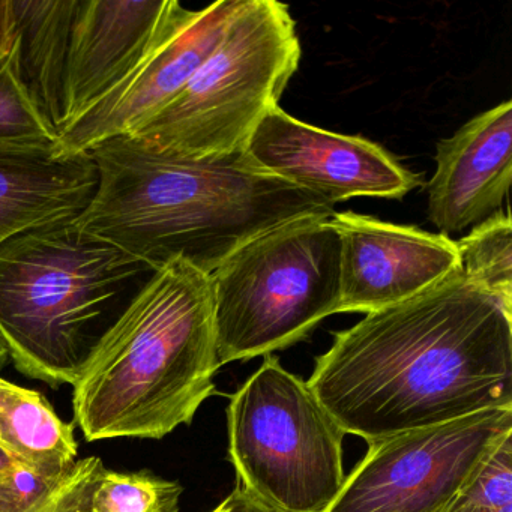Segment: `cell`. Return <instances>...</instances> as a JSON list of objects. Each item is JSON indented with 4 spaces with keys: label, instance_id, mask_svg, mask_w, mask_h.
Listing matches in <instances>:
<instances>
[{
    "label": "cell",
    "instance_id": "cb8c5ba5",
    "mask_svg": "<svg viewBox=\"0 0 512 512\" xmlns=\"http://www.w3.org/2000/svg\"><path fill=\"white\" fill-rule=\"evenodd\" d=\"M211 512H274L254 500L239 485Z\"/></svg>",
    "mask_w": 512,
    "mask_h": 512
},
{
    "label": "cell",
    "instance_id": "2e32d148",
    "mask_svg": "<svg viewBox=\"0 0 512 512\" xmlns=\"http://www.w3.org/2000/svg\"><path fill=\"white\" fill-rule=\"evenodd\" d=\"M0 446L20 463L62 478L77 461L74 425L62 421L41 392L0 377Z\"/></svg>",
    "mask_w": 512,
    "mask_h": 512
},
{
    "label": "cell",
    "instance_id": "8992f818",
    "mask_svg": "<svg viewBox=\"0 0 512 512\" xmlns=\"http://www.w3.org/2000/svg\"><path fill=\"white\" fill-rule=\"evenodd\" d=\"M301 43L289 5L244 0L185 88L128 136L185 158L242 154L298 71Z\"/></svg>",
    "mask_w": 512,
    "mask_h": 512
},
{
    "label": "cell",
    "instance_id": "7402d4cb",
    "mask_svg": "<svg viewBox=\"0 0 512 512\" xmlns=\"http://www.w3.org/2000/svg\"><path fill=\"white\" fill-rule=\"evenodd\" d=\"M59 479L61 478L44 475L32 467H17L14 472L0 481V512L25 511L40 500L47 491L52 490Z\"/></svg>",
    "mask_w": 512,
    "mask_h": 512
},
{
    "label": "cell",
    "instance_id": "d6986e66",
    "mask_svg": "<svg viewBox=\"0 0 512 512\" xmlns=\"http://www.w3.org/2000/svg\"><path fill=\"white\" fill-rule=\"evenodd\" d=\"M58 134L32 100L19 64V46L0 58V145L55 146Z\"/></svg>",
    "mask_w": 512,
    "mask_h": 512
},
{
    "label": "cell",
    "instance_id": "ba28073f",
    "mask_svg": "<svg viewBox=\"0 0 512 512\" xmlns=\"http://www.w3.org/2000/svg\"><path fill=\"white\" fill-rule=\"evenodd\" d=\"M512 434V409L368 440L326 512H439Z\"/></svg>",
    "mask_w": 512,
    "mask_h": 512
},
{
    "label": "cell",
    "instance_id": "8fae6325",
    "mask_svg": "<svg viewBox=\"0 0 512 512\" xmlns=\"http://www.w3.org/2000/svg\"><path fill=\"white\" fill-rule=\"evenodd\" d=\"M340 235V313H373L400 304L460 269L449 236L334 212Z\"/></svg>",
    "mask_w": 512,
    "mask_h": 512
},
{
    "label": "cell",
    "instance_id": "44dd1931",
    "mask_svg": "<svg viewBox=\"0 0 512 512\" xmlns=\"http://www.w3.org/2000/svg\"><path fill=\"white\" fill-rule=\"evenodd\" d=\"M103 469V461L98 457L77 460L52 490L22 512H86L92 485Z\"/></svg>",
    "mask_w": 512,
    "mask_h": 512
},
{
    "label": "cell",
    "instance_id": "9c48e42d",
    "mask_svg": "<svg viewBox=\"0 0 512 512\" xmlns=\"http://www.w3.org/2000/svg\"><path fill=\"white\" fill-rule=\"evenodd\" d=\"M245 160L331 206L352 197L401 200L422 176L401 166L382 146L305 124L280 107L263 116L248 140Z\"/></svg>",
    "mask_w": 512,
    "mask_h": 512
},
{
    "label": "cell",
    "instance_id": "5b68a950",
    "mask_svg": "<svg viewBox=\"0 0 512 512\" xmlns=\"http://www.w3.org/2000/svg\"><path fill=\"white\" fill-rule=\"evenodd\" d=\"M341 241L329 218L272 227L211 274L220 367L307 340L340 313Z\"/></svg>",
    "mask_w": 512,
    "mask_h": 512
},
{
    "label": "cell",
    "instance_id": "7c38bea8",
    "mask_svg": "<svg viewBox=\"0 0 512 512\" xmlns=\"http://www.w3.org/2000/svg\"><path fill=\"white\" fill-rule=\"evenodd\" d=\"M181 7L176 0H80L68 47L61 130L142 62Z\"/></svg>",
    "mask_w": 512,
    "mask_h": 512
},
{
    "label": "cell",
    "instance_id": "484cf974",
    "mask_svg": "<svg viewBox=\"0 0 512 512\" xmlns=\"http://www.w3.org/2000/svg\"><path fill=\"white\" fill-rule=\"evenodd\" d=\"M8 359H10V352H8L4 338L0 337V370L7 365Z\"/></svg>",
    "mask_w": 512,
    "mask_h": 512
},
{
    "label": "cell",
    "instance_id": "4fadbf2b",
    "mask_svg": "<svg viewBox=\"0 0 512 512\" xmlns=\"http://www.w3.org/2000/svg\"><path fill=\"white\" fill-rule=\"evenodd\" d=\"M428 184V220L440 235L460 233L497 214L512 181V103L470 119L437 145Z\"/></svg>",
    "mask_w": 512,
    "mask_h": 512
},
{
    "label": "cell",
    "instance_id": "5bb4252c",
    "mask_svg": "<svg viewBox=\"0 0 512 512\" xmlns=\"http://www.w3.org/2000/svg\"><path fill=\"white\" fill-rule=\"evenodd\" d=\"M95 188L89 154L59 157L55 146L0 145V244L28 230L73 223Z\"/></svg>",
    "mask_w": 512,
    "mask_h": 512
},
{
    "label": "cell",
    "instance_id": "3957f363",
    "mask_svg": "<svg viewBox=\"0 0 512 512\" xmlns=\"http://www.w3.org/2000/svg\"><path fill=\"white\" fill-rule=\"evenodd\" d=\"M220 368L211 274L176 259L152 271L86 353L74 382L88 442L163 439L191 425Z\"/></svg>",
    "mask_w": 512,
    "mask_h": 512
},
{
    "label": "cell",
    "instance_id": "9a60e30c",
    "mask_svg": "<svg viewBox=\"0 0 512 512\" xmlns=\"http://www.w3.org/2000/svg\"><path fill=\"white\" fill-rule=\"evenodd\" d=\"M23 82L50 127L64 124V82L80 0H13Z\"/></svg>",
    "mask_w": 512,
    "mask_h": 512
},
{
    "label": "cell",
    "instance_id": "30bf717a",
    "mask_svg": "<svg viewBox=\"0 0 512 512\" xmlns=\"http://www.w3.org/2000/svg\"><path fill=\"white\" fill-rule=\"evenodd\" d=\"M244 0H218L181 10L139 65L79 119L61 130L59 157L86 155L107 140L128 136L170 103L214 52Z\"/></svg>",
    "mask_w": 512,
    "mask_h": 512
},
{
    "label": "cell",
    "instance_id": "ac0fdd59",
    "mask_svg": "<svg viewBox=\"0 0 512 512\" xmlns=\"http://www.w3.org/2000/svg\"><path fill=\"white\" fill-rule=\"evenodd\" d=\"M184 487L149 470L115 472L104 467L92 485L86 512H179Z\"/></svg>",
    "mask_w": 512,
    "mask_h": 512
},
{
    "label": "cell",
    "instance_id": "d4e9b609",
    "mask_svg": "<svg viewBox=\"0 0 512 512\" xmlns=\"http://www.w3.org/2000/svg\"><path fill=\"white\" fill-rule=\"evenodd\" d=\"M19 466H26V464L20 463L4 446H0V481H2L5 476L10 475L11 472H14Z\"/></svg>",
    "mask_w": 512,
    "mask_h": 512
},
{
    "label": "cell",
    "instance_id": "6da1fadb",
    "mask_svg": "<svg viewBox=\"0 0 512 512\" xmlns=\"http://www.w3.org/2000/svg\"><path fill=\"white\" fill-rule=\"evenodd\" d=\"M307 383L365 442L512 409V308L458 269L337 332Z\"/></svg>",
    "mask_w": 512,
    "mask_h": 512
},
{
    "label": "cell",
    "instance_id": "603a6c76",
    "mask_svg": "<svg viewBox=\"0 0 512 512\" xmlns=\"http://www.w3.org/2000/svg\"><path fill=\"white\" fill-rule=\"evenodd\" d=\"M19 46V26L13 0H0V58Z\"/></svg>",
    "mask_w": 512,
    "mask_h": 512
},
{
    "label": "cell",
    "instance_id": "ffe728a7",
    "mask_svg": "<svg viewBox=\"0 0 512 512\" xmlns=\"http://www.w3.org/2000/svg\"><path fill=\"white\" fill-rule=\"evenodd\" d=\"M439 512H512V434L497 443Z\"/></svg>",
    "mask_w": 512,
    "mask_h": 512
},
{
    "label": "cell",
    "instance_id": "52a82bcc",
    "mask_svg": "<svg viewBox=\"0 0 512 512\" xmlns=\"http://www.w3.org/2000/svg\"><path fill=\"white\" fill-rule=\"evenodd\" d=\"M238 485L274 512H326L343 488L346 433L280 359L262 365L227 407Z\"/></svg>",
    "mask_w": 512,
    "mask_h": 512
},
{
    "label": "cell",
    "instance_id": "e0dca14e",
    "mask_svg": "<svg viewBox=\"0 0 512 512\" xmlns=\"http://www.w3.org/2000/svg\"><path fill=\"white\" fill-rule=\"evenodd\" d=\"M457 245L460 271L512 308V223L497 212L476 224Z\"/></svg>",
    "mask_w": 512,
    "mask_h": 512
},
{
    "label": "cell",
    "instance_id": "277c9868",
    "mask_svg": "<svg viewBox=\"0 0 512 512\" xmlns=\"http://www.w3.org/2000/svg\"><path fill=\"white\" fill-rule=\"evenodd\" d=\"M146 272L152 269L73 223L0 244V337L17 370L53 388L74 385L86 331Z\"/></svg>",
    "mask_w": 512,
    "mask_h": 512
},
{
    "label": "cell",
    "instance_id": "7a4b0ae2",
    "mask_svg": "<svg viewBox=\"0 0 512 512\" xmlns=\"http://www.w3.org/2000/svg\"><path fill=\"white\" fill-rule=\"evenodd\" d=\"M89 155L97 188L74 226L152 271L182 259L212 274L259 233L334 214L320 197L254 169L244 154L178 157L121 136Z\"/></svg>",
    "mask_w": 512,
    "mask_h": 512
}]
</instances>
